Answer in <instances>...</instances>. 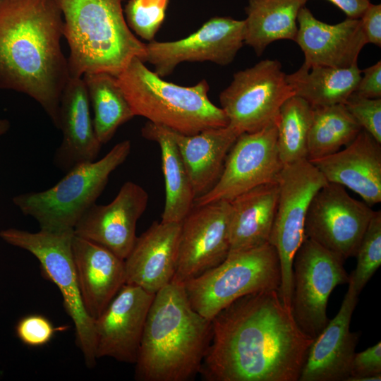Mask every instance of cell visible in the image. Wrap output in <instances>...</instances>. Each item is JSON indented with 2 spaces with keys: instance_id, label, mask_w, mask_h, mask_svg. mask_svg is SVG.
<instances>
[{
  "instance_id": "f35d334b",
  "label": "cell",
  "mask_w": 381,
  "mask_h": 381,
  "mask_svg": "<svg viewBox=\"0 0 381 381\" xmlns=\"http://www.w3.org/2000/svg\"><path fill=\"white\" fill-rule=\"evenodd\" d=\"M308 1V0H306ZM340 8L348 18L359 19L370 0H327Z\"/></svg>"
},
{
  "instance_id": "277c9868",
  "label": "cell",
  "mask_w": 381,
  "mask_h": 381,
  "mask_svg": "<svg viewBox=\"0 0 381 381\" xmlns=\"http://www.w3.org/2000/svg\"><path fill=\"white\" fill-rule=\"evenodd\" d=\"M69 47L71 77L105 72L117 76L134 57L145 62V44L129 28L121 0H56Z\"/></svg>"
},
{
  "instance_id": "7a4b0ae2",
  "label": "cell",
  "mask_w": 381,
  "mask_h": 381,
  "mask_svg": "<svg viewBox=\"0 0 381 381\" xmlns=\"http://www.w3.org/2000/svg\"><path fill=\"white\" fill-rule=\"evenodd\" d=\"M63 37L56 0H0V88L35 99L58 129L61 97L71 77Z\"/></svg>"
},
{
  "instance_id": "836d02e7",
  "label": "cell",
  "mask_w": 381,
  "mask_h": 381,
  "mask_svg": "<svg viewBox=\"0 0 381 381\" xmlns=\"http://www.w3.org/2000/svg\"><path fill=\"white\" fill-rule=\"evenodd\" d=\"M344 104L361 128L381 143V99L368 98L353 92Z\"/></svg>"
},
{
  "instance_id": "603a6c76",
  "label": "cell",
  "mask_w": 381,
  "mask_h": 381,
  "mask_svg": "<svg viewBox=\"0 0 381 381\" xmlns=\"http://www.w3.org/2000/svg\"><path fill=\"white\" fill-rule=\"evenodd\" d=\"M72 250L84 307L95 320L126 284L124 260L105 247L73 235Z\"/></svg>"
},
{
  "instance_id": "d590c367",
  "label": "cell",
  "mask_w": 381,
  "mask_h": 381,
  "mask_svg": "<svg viewBox=\"0 0 381 381\" xmlns=\"http://www.w3.org/2000/svg\"><path fill=\"white\" fill-rule=\"evenodd\" d=\"M381 375V343L355 353L347 381H361L363 378Z\"/></svg>"
},
{
  "instance_id": "6da1fadb",
  "label": "cell",
  "mask_w": 381,
  "mask_h": 381,
  "mask_svg": "<svg viewBox=\"0 0 381 381\" xmlns=\"http://www.w3.org/2000/svg\"><path fill=\"white\" fill-rule=\"evenodd\" d=\"M200 373L207 381H298L313 339L278 290L243 296L212 320Z\"/></svg>"
},
{
  "instance_id": "d6986e66",
  "label": "cell",
  "mask_w": 381,
  "mask_h": 381,
  "mask_svg": "<svg viewBox=\"0 0 381 381\" xmlns=\"http://www.w3.org/2000/svg\"><path fill=\"white\" fill-rule=\"evenodd\" d=\"M295 42L304 55L305 67L348 68L357 64L358 55L368 44L359 19L347 18L337 24L317 19L306 6L298 17Z\"/></svg>"
},
{
  "instance_id": "83f0119b",
  "label": "cell",
  "mask_w": 381,
  "mask_h": 381,
  "mask_svg": "<svg viewBox=\"0 0 381 381\" xmlns=\"http://www.w3.org/2000/svg\"><path fill=\"white\" fill-rule=\"evenodd\" d=\"M361 76L358 65L348 68L301 66L286 75L294 95L306 100L313 107L344 104L353 93Z\"/></svg>"
},
{
  "instance_id": "8d00e7d4",
  "label": "cell",
  "mask_w": 381,
  "mask_h": 381,
  "mask_svg": "<svg viewBox=\"0 0 381 381\" xmlns=\"http://www.w3.org/2000/svg\"><path fill=\"white\" fill-rule=\"evenodd\" d=\"M367 43L381 47V4L370 3L359 18Z\"/></svg>"
},
{
  "instance_id": "d6a6232c",
  "label": "cell",
  "mask_w": 381,
  "mask_h": 381,
  "mask_svg": "<svg viewBox=\"0 0 381 381\" xmlns=\"http://www.w3.org/2000/svg\"><path fill=\"white\" fill-rule=\"evenodd\" d=\"M169 0H129L124 9L129 28L151 42L161 28Z\"/></svg>"
},
{
  "instance_id": "d4e9b609",
  "label": "cell",
  "mask_w": 381,
  "mask_h": 381,
  "mask_svg": "<svg viewBox=\"0 0 381 381\" xmlns=\"http://www.w3.org/2000/svg\"><path fill=\"white\" fill-rule=\"evenodd\" d=\"M278 195L279 186L275 181L256 186L229 201V255L270 243Z\"/></svg>"
},
{
  "instance_id": "4fadbf2b",
  "label": "cell",
  "mask_w": 381,
  "mask_h": 381,
  "mask_svg": "<svg viewBox=\"0 0 381 381\" xmlns=\"http://www.w3.org/2000/svg\"><path fill=\"white\" fill-rule=\"evenodd\" d=\"M283 166L277 144L276 121L258 131L243 133L231 147L217 182L196 198L193 206L230 201L256 186L275 182Z\"/></svg>"
},
{
  "instance_id": "8fae6325",
  "label": "cell",
  "mask_w": 381,
  "mask_h": 381,
  "mask_svg": "<svg viewBox=\"0 0 381 381\" xmlns=\"http://www.w3.org/2000/svg\"><path fill=\"white\" fill-rule=\"evenodd\" d=\"M294 95L281 63L267 59L235 73L219 94V102L229 125L241 134L275 121L284 102Z\"/></svg>"
},
{
  "instance_id": "e575fe53",
  "label": "cell",
  "mask_w": 381,
  "mask_h": 381,
  "mask_svg": "<svg viewBox=\"0 0 381 381\" xmlns=\"http://www.w3.org/2000/svg\"><path fill=\"white\" fill-rule=\"evenodd\" d=\"M59 328L42 315L31 314L22 318L16 325V332L25 345L37 347L49 343Z\"/></svg>"
},
{
  "instance_id": "ffe728a7",
  "label": "cell",
  "mask_w": 381,
  "mask_h": 381,
  "mask_svg": "<svg viewBox=\"0 0 381 381\" xmlns=\"http://www.w3.org/2000/svg\"><path fill=\"white\" fill-rule=\"evenodd\" d=\"M310 162L327 182L347 187L368 205L381 202V143L366 131L344 150Z\"/></svg>"
},
{
  "instance_id": "74e56055",
  "label": "cell",
  "mask_w": 381,
  "mask_h": 381,
  "mask_svg": "<svg viewBox=\"0 0 381 381\" xmlns=\"http://www.w3.org/2000/svg\"><path fill=\"white\" fill-rule=\"evenodd\" d=\"M363 73L355 90L357 94L368 98L381 97V61L361 71Z\"/></svg>"
},
{
  "instance_id": "5bb4252c",
  "label": "cell",
  "mask_w": 381,
  "mask_h": 381,
  "mask_svg": "<svg viewBox=\"0 0 381 381\" xmlns=\"http://www.w3.org/2000/svg\"><path fill=\"white\" fill-rule=\"evenodd\" d=\"M245 21L214 17L191 35L175 41L145 44V63L161 78L170 75L183 62L210 61L227 66L244 44Z\"/></svg>"
},
{
  "instance_id": "f1b7e54d",
  "label": "cell",
  "mask_w": 381,
  "mask_h": 381,
  "mask_svg": "<svg viewBox=\"0 0 381 381\" xmlns=\"http://www.w3.org/2000/svg\"><path fill=\"white\" fill-rule=\"evenodd\" d=\"M90 104L93 125L102 145L108 143L117 129L135 115L117 82L116 76L105 72L83 75Z\"/></svg>"
},
{
  "instance_id": "7c38bea8",
  "label": "cell",
  "mask_w": 381,
  "mask_h": 381,
  "mask_svg": "<svg viewBox=\"0 0 381 381\" xmlns=\"http://www.w3.org/2000/svg\"><path fill=\"white\" fill-rule=\"evenodd\" d=\"M375 212L365 202L350 196L344 186L327 182L309 205L305 237L345 260L356 255Z\"/></svg>"
},
{
  "instance_id": "30bf717a",
  "label": "cell",
  "mask_w": 381,
  "mask_h": 381,
  "mask_svg": "<svg viewBox=\"0 0 381 381\" xmlns=\"http://www.w3.org/2000/svg\"><path fill=\"white\" fill-rule=\"evenodd\" d=\"M344 260L305 237L292 264L291 312L299 329L314 339L327 326L328 300L334 288L348 284Z\"/></svg>"
},
{
  "instance_id": "ac0fdd59",
  "label": "cell",
  "mask_w": 381,
  "mask_h": 381,
  "mask_svg": "<svg viewBox=\"0 0 381 381\" xmlns=\"http://www.w3.org/2000/svg\"><path fill=\"white\" fill-rule=\"evenodd\" d=\"M358 294L349 284L335 317L313 339L298 381H347L359 334L350 331Z\"/></svg>"
},
{
  "instance_id": "cb8c5ba5",
  "label": "cell",
  "mask_w": 381,
  "mask_h": 381,
  "mask_svg": "<svg viewBox=\"0 0 381 381\" xmlns=\"http://www.w3.org/2000/svg\"><path fill=\"white\" fill-rule=\"evenodd\" d=\"M169 131L186 167L195 198L204 195L219 180L226 156L241 133L229 125L194 135H184L171 129Z\"/></svg>"
},
{
  "instance_id": "4dcf8cb0",
  "label": "cell",
  "mask_w": 381,
  "mask_h": 381,
  "mask_svg": "<svg viewBox=\"0 0 381 381\" xmlns=\"http://www.w3.org/2000/svg\"><path fill=\"white\" fill-rule=\"evenodd\" d=\"M313 108L294 95L281 107L276 120L277 144L284 165L308 159V140Z\"/></svg>"
},
{
  "instance_id": "ba28073f",
  "label": "cell",
  "mask_w": 381,
  "mask_h": 381,
  "mask_svg": "<svg viewBox=\"0 0 381 381\" xmlns=\"http://www.w3.org/2000/svg\"><path fill=\"white\" fill-rule=\"evenodd\" d=\"M73 230L33 233L10 228L0 231L6 243L24 249L40 262L42 274L60 291L66 312L75 330V341L87 367H94L96 356L95 320L84 307L78 283L73 250Z\"/></svg>"
},
{
  "instance_id": "8992f818",
  "label": "cell",
  "mask_w": 381,
  "mask_h": 381,
  "mask_svg": "<svg viewBox=\"0 0 381 381\" xmlns=\"http://www.w3.org/2000/svg\"><path fill=\"white\" fill-rule=\"evenodd\" d=\"M128 140L115 145L97 161L78 164L49 189L13 197V202L24 215L32 217L40 229L73 230L83 214L95 203L111 174L131 152Z\"/></svg>"
},
{
  "instance_id": "9c48e42d",
  "label": "cell",
  "mask_w": 381,
  "mask_h": 381,
  "mask_svg": "<svg viewBox=\"0 0 381 381\" xmlns=\"http://www.w3.org/2000/svg\"><path fill=\"white\" fill-rule=\"evenodd\" d=\"M277 182L279 195L270 243L276 248L280 263L279 294L291 310L292 264L305 238V219L309 205L318 190L327 183L308 159L283 166Z\"/></svg>"
},
{
  "instance_id": "1f68e13d",
  "label": "cell",
  "mask_w": 381,
  "mask_h": 381,
  "mask_svg": "<svg viewBox=\"0 0 381 381\" xmlns=\"http://www.w3.org/2000/svg\"><path fill=\"white\" fill-rule=\"evenodd\" d=\"M349 284L359 295L381 265V211H375L358 246Z\"/></svg>"
},
{
  "instance_id": "f546056e",
  "label": "cell",
  "mask_w": 381,
  "mask_h": 381,
  "mask_svg": "<svg viewBox=\"0 0 381 381\" xmlns=\"http://www.w3.org/2000/svg\"><path fill=\"white\" fill-rule=\"evenodd\" d=\"M361 127L344 104L313 108L308 140V160H315L350 143Z\"/></svg>"
},
{
  "instance_id": "3957f363",
  "label": "cell",
  "mask_w": 381,
  "mask_h": 381,
  "mask_svg": "<svg viewBox=\"0 0 381 381\" xmlns=\"http://www.w3.org/2000/svg\"><path fill=\"white\" fill-rule=\"evenodd\" d=\"M212 336L211 321L191 306L172 279L157 291L146 319L137 360L140 381H187L200 373Z\"/></svg>"
},
{
  "instance_id": "484cf974",
  "label": "cell",
  "mask_w": 381,
  "mask_h": 381,
  "mask_svg": "<svg viewBox=\"0 0 381 381\" xmlns=\"http://www.w3.org/2000/svg\"><path fill=\"white\" fill-rule=\"evenodd\" d=\"M142 135L160 148L165 183V204L162 222H181L192 210L195 195L184 164L169 129L147 122Z\"/></svg>"
},
{
  "instance_id": "ab89813d",
  "label": "cell",
  "mask_w": 381,
  "mask_h": 381,
  "mask_svg": "<svg viewBox=\"0 0 381 381\" xmlns=\"http://www.w3.org/2000/svg\"><path fill=\"white\" fill-rule=\"evenodd\" d=\"M11 124L8 120L0 119V137L6 134L10 129Z\"/></svg>"
},
{
  "instance_id": "7402d4cb",
  "label": "cell",
  "mask_w": 381,
  "mask_h": 381,
  "mask_svg": "<svg viewBox=\"0 0 381 381\" xmlns=\"http://www.w3.org/2000/svg\"><path fill=\"white\" fill-rule=\"evenodd\" d=\"M90 102L83 77H70L61 95L59 130L63 138L54 162L64 171L78 164L95 161L102 144L90 114Z\"/></svg>"
},
{
  "instance_id": "e0dca14e",
  "label": "cell",
  "mask_w": 381,
  "mask_h": 381,
  "mask_svg": "<svg viewBox=\"0 0 381 381\" xmlns=\"http://www.w3.org/2000/svg\"><path fill=\"white\" fill-rule=\"evenodd\" d=\"M147 202V191L133 181H126L110 203H95L83 214L74 226V234L125 260L136 240V224Z\"/></svg>"
},
{
  "instance_id": "2e32d148",
  "label": "cell",
  "mask_w": 381,
  "mask_h": 381,
  "mask_svg": "<svg viewBox=\"0 0 381 381\" xmlns=\"http://www.w3.org/2000/svg\"><path fill=\"white\" fill-rule=\"evenodd\" d=\"M155 295L134 284L122 286L95 320L97 358L135 363Z\"/></svg>"
},
{
  "instance_id": "52a82bcc",
  "label": "cell",
  "mask_w": 381,
  "mask_h": 381,
  "mask_svg": "<svg viewBox=\"0 0 381 381\" xmlns=\"http://www.w3.org/2000/svg\"><path fill=\"white\" fill-rule=\"evenodd\" d=\"M280 283L279 255L267 243L230 255L217 266L182 284L193 309L211 321L236 299L258 291H279Z\"/></svg>"
},
{
  "instance_id": "9a60e30c",
  "label": "cell",
  "mask_w": 381,
  "mask_h": 381,
  "mask_svg": "<svg viewBox=\"0 0 381 381\" xmlns=\"http://www.w3.org/2000/svg\"><path fill=\"white\" fill-rule=\"evenodd\" d=\"M230 214L229 201L193 207L181 222L172 279L183 284L217 266L228 257Z\"/></svg>"
},
{
  "instance_id": "44dd1931",
  "label": "cell",
  "mask_w": 381,
  "mask_h": 381,
  "mask_svg": "<svg viewBox=\"0 0 381 381\" xmlns=\"http://www.w3.org/2000/svg\"><path fill=\"white\" fill-rule=\"evenodd\" d=\"M181 222H154L136 238L124 260L126 283L155 294L172 280L176 266Z\"/></svg>"
},
{
  "instance_id": "5b68a950",
  "label": "cell",
  "mask_w": 381,
  "mask_h": 381,
  "mask_svg": "<svg viewBox=\"0 0 381 381\" xmlns=\"http://www.w3.org/2000/svg\"><path fill=\"white\" fill-rule=\"evenodd\" d=\"M116 78L135 116L184 135L229 125L224 110L210 101L206 80L192 86L176 85L150 70L138 57Z\"/></svg>"
},
{
  "instance_id": "4316f807",
  "label": "cell",
  "mask_w": 381,
  "mask_h": 381,
  "mask_svg": "<svg viewBox=\"0 0 381 381\" xmlns=\"http://www.w3.org/2000/svg\"><path fill=\"white\" fill-rule=\"evenodd\" d=\"M306 2V0H248L245 8L244 44L261 56L274 41L295 42L298 14Z\"/></svg>"
}]
</instances>
